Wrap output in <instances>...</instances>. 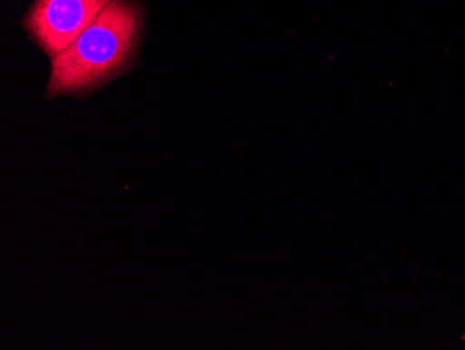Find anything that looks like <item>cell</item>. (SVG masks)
I'll list each match as a JSON object with an SVG mask.
<instances>
[{
	"label": "cell",
	"mask_w": 465,
	"mask_h": 350,
	"mask_svg": "<svg viewBox=\"0 0 465 350\" xmlns=\"http://www.w3.org/2000/svg\"><path fill=\"white\" fill-rule=\"evenodd\" d=\"M143 7L132 0H112L77 38L52 59L46 96L99 87L127 69L135 56Z\"/></svg>",
	"instance_id": "cell-1"
},
{
	"label": "cell",
	"mask_w": 465,
	"mask_h": 350,
	"mask_svg": "<svg viewBox=\"0 0 465 350\" xmlns=\"http://www.w3.org/2000/svg\"><path fill=\"white\" fill-rule=\"evenodd\" d=\"M112 0H35L23 25L54 59L93 23Z\"/></svg>",
	"instance_id": "cell-2"
}]
</instances>
